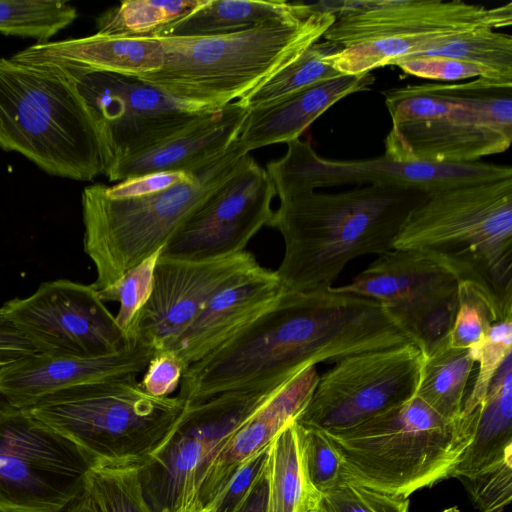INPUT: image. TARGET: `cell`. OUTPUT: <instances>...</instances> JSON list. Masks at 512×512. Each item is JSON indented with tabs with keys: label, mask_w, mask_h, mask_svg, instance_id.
Wrapping results in <instances>:
<instances>
[{
	"label": "cell",
	"mask_w": 512,
	"mask_h": 512,
	"mask_svg": "<svg viewBox=\"0 0 512 512\" xmlns=\"http://www.w3.org/2000/svg\"><path fill=\"white\" fill-rule=\"evenodd\" d=\"M248 252L206 260L159 256L151 295L128 338L156 351L165 349L194 321L211 297L257 266Z\"/></svg>",
	"instance_id": "19"
},
{
	"label": "cell",
	"mask_w": 512,
	"mask_h": 512,
	"mask_svg": "<svg viewBox=\"0 0 512 512\" xmlns=\"http://www.w3.org/2000/svg\"><path fill=\"white\" fill-rule=\"evenodd\" d=\"M185 367L177 355L168 349L156 351L139 382L147 394L168 397L181 382Z\"/></svg>",
	"instance_id": "43"
},
{
	"label": "cell",
	"mask_w": 512,
	"mask_h": 512,
	"mask_svg": "<svg viewBox=\"0 0 512 512\" xmlns=\"http://www.w3.org/2000/svg\"><path fill=\"white\" fill-rule=\"evenodd\" d=\"M134 466H95L86 478L85 490L101 512H153L148 505Z\"/></svg>",
	"instance_id": "34"
},
{
	"label": "cell",
	"mask_w": 512,
	"mask_h": 512,
	"mask_svg": "<svg viewBox=\"0 0 512 512\" xmlns=\"http://www.w3.org/2000/svg\"><path fill=\"white\" fill-rule=\"evenodd\" d=\"M76 8L62 0H0V34L50 41L77 18Z\"/></svg>",
	"instance_id": "32"
},
{
	"label": "cell",
	"mask_w": 512,
	"mask_h": 512,
	"mask_svg": "<svg viewBox=\"0 0 512 512\" xmlns=\"http://www.w3.org/2000/svg\"><path fill=\"white\" fill-rule=\"evenodd\" d=\"M264 475L265 512L321 511L323 496L307 468L305 431L295 420L269 444Z\"/></svg>",
	"instance_id": "27"
},
{
	"label": "cell",
	"mask_w": 512,
	"mask_h": 512,
	"mask_svg": "<svg viewBox=\"0 0 512 512\" xmlns=\"http://www.w3.org/2000/svg\"><path fill=\"white\" fill-rule=\"evenodd\" d=\"M338 289L379 302L423 357L448 342L459 280L427 254L392 249Z\"/></svg>",
	"instance_id": "14"
},
{
	"label": "cell",
	"mask_w": 512,
	"mask_h": 512,
	"mask_svg": "<svg viewBox=\"0 0 512 512\" xmlns=\"http://www.w3.org/2000/svg\"><path fill=\"white\" fill-rule=\"evenodd\" d=\"M415 54L475 64L501 79L512 81V36L495 29L478 28L465 32Z\"/></svg>",
	"instance_id": "33"
},
{
	"label": "cell",
	"mask_w": 512,
	"mask_h": 512,
	"mask_svg": "<svg viewBox=\"0 0 512 512\" xmlns=\"http://www.w3.org/2000/svg\"><path fill=\"white\" fill-rule=\"evenodd\" d=\"M322 496L324 512H409V498L375 490L343 476Z\"/></svg>",
	"instance_id": "38"
},
{
	"label": "cell",
	"mask_w": 512,
	"mask_h": 512,
	"mask_svg": "<svg viewBox=\"0 0 512 512\" xmlns=\"http://www.w3.org/2000/svg\"><path fill=\"white\" fill-rule=\"evenodd\" d=\"M62 512H101L89 494L85 492Z\"/></svg>",
	"instance_id": "47"
},
{
	"label": "cell",
	"mask_w": 512,
	"mask_h": 512,
	"mask_svg": "<svg viewBox=\"0 0 512 512\" xmlns=\"http://www.w3.org/2000/svg\"><path fill=\"white\" fill-rule=\"evenodd\" d=\"M393 249L427 254L512 318V177L430 192L409 215Z\"/></svg>",
	"instance_id": "4"
},
{
	"label": "cell",
	"mask_w": 512,
	"mask_h": 512,
	"mask_svg": "<svg viewBox=\"0 0 512 512\" xmlns=\"http://www.w3.org/2000/svg\"><path fill=\"white\" fill-rule=\"evenodd\" d=\"M374 75L340 74L309 86L276 102L248 110L237 143L245 153L300 135L328 108L342 98L368 90Z\"/></svg>",
	"instance_id": "24"
},
{
	"label": "cell",
	"mask_w": 512,
	"mask_h": 512,
	"mask_svg": "<svg viewBox=\"0 0 512 512\" xmlns=\"http://www.w3.org/2000/svg\"><path fill=\"white\" fill-rule=\"evenodd\" d=\"M335 20L324 40L343 49L332 57L341 74H364L478 28L512 24V3L486 7L461 0L319 1Z\"/></svg>",
	"instance_id": "10"
},
{
	"label": "cell",
	"mask_w": 512,
	"mask_h": 512,
	"mask_svg": "<svg viewBox=\"0 0 512 512\" xmlns=\"http://www.w3.org/2000/svg\"><path fill=\"white\" fill-rule=\"evenodd\" d=\"M247 113L239 100L208 110L172 137L119 162L105 176L113 182L162 171L191 173L227 151Z\"/></svg>",
	"instance_id": "23"
},
{
	"label": "cell",
	"mask_w": 512,
	"mask_h": 512,
	"mask_svg": "<svg viewBox=\"0 0 512 512\" xmlns=\"http://www.w3.org/2000/svg\"><path fill=\"white\" fill-rule=\"evenodd\" d=\"M392 65L398 66L406 74L428 80L460 81L474 78L501 79L492 71L475 64L421 54H412L402 57L394 61Z\"/></svg>",
	"instance_id": "40"
},
{
	"label": "cell",
	"mask_w": 512,
	"mask_h": 512,
	"mask_svg": "<svg viewBox=\"0 0 512 512\" xmlns=\"http://www.w3.org/2000/svg\"><path fill=\"white\" fill-rule=\"evenodd\" d=\"M274 188L280 204L268 226L284 241V256L275 270L284 292L332 287L351 260L392 250L409 215L430 193L394 183L339 193Z\"/></svg>",
	"instance_id": "2"
},
{
	"label": "cell",
	"mask_w": 512,
	"mask_h": 512,
	"mask_svg": "<svg viewBox=\"0 0 512 512\" xmlns=\"http://www.w3.org/2000/svg\"><path fill=\"white\" fill-rule=\"evenodd\" d=\"M276 196L265 168L251 156L171 237L160 255L206 260L245 251L272 217Z\"/></svg>",
	"instance_id": "18"
},
{
	"label": "cell",
	"mask_w": 512,
	"mask_h": 512,
	"mask_svg": "<svg viewBox=\"0 0 512 512\" xmlns=\"http://www.w3.org/2000/svg\"><path fill=\"white\" fill-rule=\"evenodd\" d=\"M180 396L154 397L137 377L70 387L27 410L74 443L95 466L141 468L164 444L185 408Z\"/></svg>",
	"instance_id": "9"
},
{
	"label": "cell",
	"mask_w": 512,
	"mask_h": 512,
	"mask_svg": "<svg viewBox=\"0 0 512 512\" xmlns=\"http://www.w3.org/2000/svg\"><path fill=\"white\" fill-rule=\"evenodd\" d=\"M0 148L76 181L103 174L98 136L69 80L50 63L0 58Z\"/></svg>",
	"instance_id": "8"
},
{
	"label": "cell",
	"mask_w": 512,
	"mask_h": 512,
	"mask_svg": "<svg viewBox=\"0 0 512 512\" xmlns=\"http://www.w3.org/2000/svg\"><path fill=\"white\" fill-rule=\"evenodd\" d=\"M320 512H324L323 510H321Z\"/></svg>",
	"instance_id": "50"
},
{
	"label": "cell",
	"mask_w": 512,
	"mask_h": 512,
	"mask_svg": "<svg viewBox=\"0 0 512 512\" xmlns=\"http://www.w3.org/2000/svg\"><path fill=\"white\" fill-rule=\"evenodd\" d=\"M474 365L469 349L454 348L446 342L423 357L415 396L443 418L459 419Z\"/></svg>",
	"instance_id": "29"
},
{
	"label": "cell",
	"mask_w": 512,
	"mask_h": 512,
	"mask_svg": "<svg viewBox=\"0 0 512 512\" xmlns=\"http://www.w3.org/2000/svg\"><path fill=\"white\" fill-rule=\"evenodd\" d=\"M234 141L226 152L192 171V178L152 194L112 198L105 185L82 192L84 251L96 269L92 286L102 290L127 270L163 249L177 230L248 160Z\"/></svg>",
	"instance_id": "7"
},
{
	"label": "cell",
	"mask_w": 512,
	"mask_h": 512,
	"mask_svg": "<svg viewBox=\"0 0 512 512\" xmlns=\"http://www.w3.org/2000/svg\"><path fill=\"white\" fill-rule=\"evenodd\" d=\"M512 460V354L493 378L475 434L449 478H469Z\"/></svg>",
	"instance_id": "26"
},
{
	"label": "cell",
	"mask_w": 512,
	"mask_h": 512,
	"mask_svg": "<svg viewBox=\"0 0 512 512\" xmlns=\"http://www.w3.org/2000/svg\"><path fill=\"white\" fill-rule=\"evenodd\" d=\"M398 333L375 300L333 286L283 291L249 326L188 366L178 396L197 403L232 389L282 383L319 362L394 347Z\"/></svg>",
	"instance_id": "1"
},
{
	"label": "cell",
	"mask_w": 512,
	"mask_h": 512,
	"mask_svg": "<svg viewBox=\"0 0 512 512\" xmlns=\"http://www.w3.org/2000/svg\"><path fill=\"white\" fill-rule=\"evenodd\" d=\"M478 419H445L414 396L352 427L321 431L340 456L344 478L409 498L449 478Z\"/></svg>",
	"instance_id": "6"
},
{
	"label": "cell",
	"mask_w": 512,
	"mask_h": 512,
	"mask_svg": "<svg viewBox=\"0 0 512 512\" xmlns=\"http://www.w3.org/2000/svg\"><path fill=\"white\" fill-rule=\"evenodd\" d=\"M303 428L309 476L315 488L323 494L332 489L342 478V462L339 454L321 430Z\"/></svg>",
	"instance_id": "41"
},
{
	"label": "cell",
	"mask_w": 512,
	"mask_h": 512,
	"mask_svg": "<svg viewBox=\"0 0 512 512\" xmlns=\"http://www.w3.org/2000/svg\"><path fill=\"white\" fill-rule=\"evenodd\" d=\"M93 467L70 440L0 394V512H62Z\"/></svg>",
	"instance_id": "12"
},
{
	"label": "cell",
	"mask_w": 512,
	"mask_h": 512,
	"mask_svg": "<svg viewBox=\"0 0 512 512\" xmlns=\"http://www.w3.org/2000/svg\"><path fill=\"white\" fill-rule=\"evenodd\" d=\"M318 378L315 365L301 369L243 422L204 472L198 493L203 508L210 507L250 457L268 447L287 425L296 420L308 404Z\"/></svg>",
	"instance_id": "22"
},
{
	"label": "cell",
	"mask_w": 512,
	"mask_h": 512,
	"mask_svg": "<svg viewBox=\"0 0 512 512\" xmlns=\"http://www.w3.org/2000/svg\"><path fill=\"white\" fill-rule=\"evenodd\" d=\"M285 382L232 389L201 402H186L168 439L139 469L143 493L153 512H174L199 502V487L212 459Z\"/></svg>",
	"instance_id": "11"
},
{
	"label": "cell",
	"mask_w": 512,
	"mask_h": 512,
	"mask_svg": "<svg viewBox=\"0 0 512 512\" xmlns=\"http://www.w3.org/2000/svg\"><path fill=\"white\" fill-rule=\"evenodd\" d=\"M161 251L162 249L150 255L127 270L112 285L98 291L104 302H119V310L115 315V320L127 340L142 308L151 295L154 270Z\"/></svg>",
	"instance_id": "35"
},
{
	"label": "cell",
	"mask_w": 512,
	"mask_h": 512,
	"mask_svg": "<svg viewBox=\"0 0 512 512\" xmlns=\"http://www.w3.org/2000/svg\"><path fill=\"white\" fill-rule=\"evenodd\" d=\"M69 80L95 127L103 175L124 159L177 134L208 110L163 93L137 77L48 61Z\"/></svg>",
	"instance_id": "13"
},
{
	"label": "cell",
	"mask_w": 512,
	"mask_h": 512,
	"mask_svg": "<svg viewBox=\"0 0 512 512\" xmlns=\"http://www.w3.org/2000/svg\"><path fill=\"white\" fill-rule=\"evenodd\" d=\"M174 512H211V509L203 508L199 502L184 506Z\"/></svg>",
	"instance_id": "48"
},
{
	"label": "cell",
	"mask_w": 512,
	"mask_h": 512,
	"mask_svg": "<svg viewBox=\"0 0 512 512\" xmlns=\"http://www.w3.org/2000/svg\"><path fill=\"white\" fill-rule=\"evenodd\" d=\"M156 350L135 341L94 357H51L34 354L0 372V394L12 404L30 408L46 396L74 386L137 377Z\"/></svg>",
	"instance_id": "20"
},
{
	"label": "cell",
	"mask_w": 512,
	"mask_h": 512,
	"mask_svg": "<svg viewBox=\"0 0 512 512\" xmlns=\"http://www.w3.org/2000/svg\"><path fill=\"white\" fill-rule=\"evenodd\" d=\"M0 312L46 356H100L129 342L92 284L43 282L31 295L6 301Z\"/></svg>",
	"instance_id": "16"
},
{
	"label": "cell",
	"mask_w": 512,
	"mask_h": 512,
	"mask_svg": "<svg viewBox=\"0 0 512 512\" xmlns=\"http://www.w3.org/2000/svg\"><path fill=\"white\" fill-rule=\"evenodd\" d=\"M192 172L162 171L128 178L113 186H105V193L112 198L138 197L168 189L192 178Z\"/></svg>",
	"instance_id": "44"
},
{
	"label": "cell",
	"mask_w": 512,
	"mask_h": 512,
	"mask_svg": "<svg viewBox=\"0 0 512 512\" xmlns=\"http://www.w3.org/2000/svg\"><path fill=\"white\" fill-rule=\"evenodd\" d=\"M502 318L490 299L467 282H459L458 306L448 336L451 347L470 349L480 343L491 325Z\"/></svg>",
	"instance_id": "37"
},
{
	"label": "cell",
	"mask_w": 512,
	"mask_h": 512,
	"mask_svg": "<svg viewBox=\"0 0 512 512\" xmlns=\"http://www.w3.org/2000/svg\"><path fill=\"white\" fill-rule=\"evenodd\" d=\"M335 20L319 2L254 28L207 37H160L162 67L137 77L171 98L211 110L239 100L320 41Z\"/></svg>",
	"instance_id": "3"
},
{
	"label": "cell",
	"mask_w": 512,
	"mask_h": 512,
	"mask_svg": "<svg viewBox=\"0 0 512 512\" xmlns=\"http://www.w3.org/2000/svg\"><path fill=\"white\" fill-rule=\"evenodd\" d=\"M442 512H460V511H459L458 507H451V508L445 509Z\"/></svg>",
	"instance_id": "49"
},
{
	"label": "cell",
	"mask_w": 512,
	"mask_h": 512,
	"mask_svg": "<svg viewBox=\"0 0 512 512\" xmlns=\"http://www.w3.org/2000/svg\"><path fill=\"white\" fill-rule=\"evenodd\" d=\"M268 447L250 457L212 502L211 512H241L250 493L264 474Z\"/></svg>",
	"instance_id": "42"
},
{
	"label": "cell",
	"mask_w": 512,
	"mask_h": 512,
	"mask_svg": "<svg viewBox=\"0 0 512 512\" xmlns=\"http://www.w3.org/2000/svg\"><path fill=\"white\" fill-rule=\"evenodd\" d=\"M266 171L274 185L315 190L345 184L394 183L428 192L455 184L512 176V168L485 162L435 164L401 162L385 158L358 161L330 160L319 156L309 140L287 143L286 154L271 161Z\"/></svg>",
	"instance_id": "17"
},
{
	"label": "cell",
	"mask_w": 512,
	"mask_h": 512,
	"mask_svg": "<svg viewBox=\"0 0 512 512\" xmlns=\"http://www.w3.org/2000/svg\"><path fill=\"white\" fill-rule=\"evenodd\" d=\"M11 58L27 63L62 61L93 70L140 77L162 67L164 51L156 37L96 33L82 38L34 43Z\"/></svg>",
	"instance_id": "25"
},
{
	"label": "cell",
	"mask_w": 512,
	"mask_h": 512,
	"mask_svg": "<svg viewBox=\"0 0 512 512\" xmlns=\"http://www.w3.org/2000/svg\"><path fill=\"white\" fill-rule=\"evenodd\" d=\"M267 500V481L263 474L254 486L241 512H265Z\"/></svg>",
	"instance_id": "46"
},
{
	"label": "cell",
	"mask_w": 512,
	"mask_h": 512,
	"mask_svg": "<svg viewBox=\"0 0 512 512\" xmlns=\"http://www.w3.org/2000/svg\"><path fill=\"white\" fill-rule=\"evenodd\" d=\"M319 375L296 418L303 427L340 430L415 396L423 355L413 344L349 355Z\"/></svg>",
	"instance_id": "15"
},
{
	"label": "cell",
	"mask_w": 512,
	"mask_h": 512,
	"mask_svg": "<svg viewBox=\"0 0 512 512\" xmlns=\"http://www.w3.org/2000/svg\"><path fill=\"white\" fill-rule=\"evenodd\" d=\"M469 352L478 363V373L465 398L462 413L474 411L482 405L493 378L512 354V318L494 322L484 339Z\"/></svg>",
	"instance_id": "36"
},
{
	"label": "cell",
	"mask_w": 512,
	"mask_h": 512,
	"mask_svg": "<svg viewBox=\"0 0 512 512\" xmlns=\"http://www.w3.org/2000/svg\"><path fill=\"white\" fill-rule=\"evenodd\" d=\"M391 128L385 158L464 164L500 154L512 142V81L474 78L382 92Z\"/></svg>",
	"instance_id": "5"
},
{
	"label": "cell",
	"mask_w": 512,
	"mask_h": 512,
	"mask_svg": "<svg viewBox=\"0 0 512 512\" xmlns=\"http://www.w3.org/2000/svg\"><path fill=\"white\" fill-rule=\"evenodd\" d=\"M282 293L276 271L258 264L215 293L165 349L173 351L186 370L254 322Z\"/></svg>",
	"instance_id": "21"
},
{
	"label": "cell",
	"mask_w": 512,
	"mask_h": 512,
	"mask_svg": "<svg viewBox=\"0 0 512 512\" xmlns=\"http://www.w3.org/2000/svg\"><path fill=\"white\" fill-rule=\"evenodd\" d=\"M34 354H37L36 350L0 312V372Z\"/></svg>",
	"instance_id": "45"
},
{
	"label": "cell",
	"mask_w": 512,
	"mask_h": 512,
	"mask_svg": "<svg viewBox=\"0 0 512 512\" xmlns=\"http://www.w3.org/2000/svg\"><path fill=\"white\" fill-rule=\"evenodd\" d=\"M284 0H204L189 15L163 29L160 37H207L248 30L291 13Z\"/></svg>",
	"instance_id": "28"
},
{
	"label": "cell",
	"mask_w": 512,
	"mask_h": 512,
	"mask_svg": "<svg viewBox=\"0 0 512 512\" xmlns=\"http://www.w3.org/2000/svg\"><path fill=\"white\" fill-rule=\"evenodd\" d=\"M204 0H126L96 19L97 33L123 37H157Z\"/></svg>",
	"instance_id": "31"
},
{
	"label": "cell",
	"mask_w": 512,
	"mask_h": 512,
	"mask_svg": "<svg viewBox=\"0 0 512 512\" xmlns=\"http://www.w3.org/2000/svg\"><path fill=\"white\" fill-rule=\"evenodd\" d=\"M481 512H500L512 498V460L469 478H459Z\"/></svg>",
	"instance_id": "39"
},
{
	"label": "cell",
	"mask_w": 512,
	"mask_h": 512,
	"mask_svg": "<svg viewBox=\"0 0 512 512\" xmlns=\"http://www.w3.org/2000/svg\"><path fill=\"white\" fill-rule=\"evenodd\" d=\"M342 49L341 45L327 40L314 43L293 63L239 101L250 110L339 76L341 73L334 68L332 57Z\"/></svg>",
	"instance_id": "30"
}]
</instances>
